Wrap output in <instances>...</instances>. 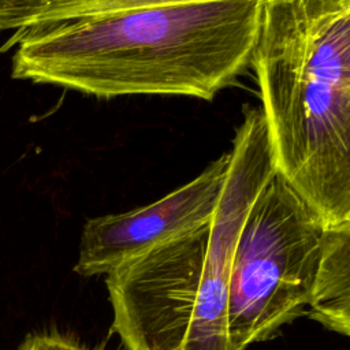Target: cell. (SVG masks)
Instances as JSON below:
<instances>
[{
	"mask_svg": "<svg viewBox=\"0 0 350 350\" xmlns=\"http://www.w3.org/2000/svg\"><path fill=\"white\" fill-rule=\"evenodd\" d=\"M228 163L227 152L149 205L86 220L74 271L82 276L107 275L124 261L206 224L219 204Z\"/></svg>",
	"mask_w": 350,
	"mask_h": 350,
	"instance_id": "5",
	"label": "cell"
},
{
	"mask_svg": "<svg viewBox=\"0 0 350 350\" xmlns=\"http://www.w3.org/2000/svg\"><path fill=\"white\" fill-rule=\"evenodd\" d=\"M215 0H42L38 18L34 25L49 23L66 19L112 15L131 10L180 5ZM267 1V0H261ZM33 26V25H31Z\"/></svg>",
	"mask_w": 350,
	"mask_h": 350,
	"instance_id": "7",
	"label": "cell"
},
{
	"mask_svg": "<svg viewBox=\"0 0 350 350\" xmlns=\"http://www.w3.org/2000/svg\"><path fill=\"white\" fill-rule=\"evenodd\" d=\"M306 306L324 328L350 335V224L325 228Z\"/></svg>",
	"mask_w": 350,
	"mask_h": 350,
	"instance_id": "6",
	"label": "cell"
},
{
	"mask_svg": "<svg viewBox=\"0 0 350 350\" xmlns=\"http://www.w3.org/2000/svg\"><path fill=\"white\" fill-rule=\"evenodd\" d=\"M18 350H103L90 349L78 340L57 332H36L30 334L21 343Z\"/></svg>",
	"mask_w": 350,
	"mask_h": 350,
	"instance_id": "8",
	"label": "cell"
},
{
	"mask_svg": "<svg viewBox=\"0 0 350 350\" xmlns=\"http://www.w3.org/2000/svg\"><path fill=\"white\" fill-rule=\"evenodd\" d=\"M325 227L276 172L256 197L232 250L228 350L272 336L308 304Z\"/></svg>",
	"mask_w": 350,
	"mask_h": 350,
	"instance_id": "4",
	"label": "cell"
},
{
	"mask_svg": "<svg viewBox=\"0 0 350 350\" xmlns=\"http://www.w3.org/2000/svg\"><path fill=\"white\" fill-rule=\"evenodd\" d=\"M250 67L276 172L325 228L350 224V0H267Z\"/></svg>",
	"mask_w": 350,
	"mask_h": 350,
	"instance_id": "2",
	"label": "cell"
},
{
	"mask_svg": "<svg viewBox=\"0 0 350 350\" xmlns=\"http://www.w3.org/2000/svg\"><path fill=\"white\" fill-rule=\"evenodd\" d=\"M261 0H215L66 19L18 29L11 77L111 100L180 96L212 101L249 67Z\"/></svg>",
	"mask_w": 350,
	"mask_h": 350,
	"instance_id": "1",
	"label": "cell"
},
{
	"mask_svg": "<svg viewBox=\"0 0 350 350\" xmlns=\"http://www.w3.org/2000/svg\"><path fill=\"white\" fill-rule=\"evenodd\" d=\"M228 153L223 191L206 224L105 275L112 332L126 350H228L232 250L250 206L276 174L260 108L243 109Z\"/></svg>",
	"mask_w": 350,
	"mask_h": 350,
	"instance_id": "3",
	"label": "cell"
}]
</instances>
